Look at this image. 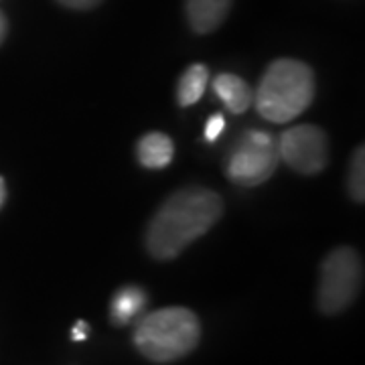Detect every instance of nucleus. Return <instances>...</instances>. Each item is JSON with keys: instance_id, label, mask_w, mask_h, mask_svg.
<instances>
[{"instance_id": "9d476101", "label": "nucleus", "mask_w": 365, "mask_h": 365, "mask_svg": "<svg viewBox=\"0 0 365 365\" xmlns=\"http://www.w3.org/2000/svg\"><path fill=\"white\" fill-rule=\"evenodd\" d=\"M146 307V292L140 287H122L110 302V319L114 325H128Z\"/></svg>"}, {"instance_id": "1a4fd4ad", "label": "nucleus", "mask_w": 365, "mask_h": 365, "mask_svg": "<svg viewBox=\"0 0 365 365\" xmlns=\"http://www.w3.org/2000/svg\"><path fill=\"white\" fill-rule=\"evenodd\" d=\"M136 155L140 165L146 169H165L175 157V144L163 132L144 134L136 146Z\"/></svg>"}, {"instance_id": "6e6552de", "label": "nucleus", "mask_w": 365, "mask_h": 365, "mask_svg": "<svg viewBox=\"0 0 365 365\" xmlns=\"http://www.w3.org/2000/svg\"><path fill=\"white\" fill-rule=\"evenodd\" d=\"M213 90L220 96L223 104L227 106L230 112L242 114L254 102V93L250 90V86L242 78H237L234 73H220L213 79Z\"/></svg>"}, {"instance_id": "f8f14e48", "label": "nucleus", "mask_w": 365, "mask_h": 365, "mask_svg": "<svg viewBox=\"0 0 365 365\" xmlns=\"http://www.w3.org/2000/svg\"><path fill=\"white\" fill-rule=\"evenodd\" d=\"M365 155L364 146H359L351 157V165H349V193L357 201V203H364L365 197Z\"/></svg>"}, {"instance_id": "f03ea898", "label": "nucleus", "mask_w": 365, "mask_h": 365, "mask_svg": "<svg viewBox=\"0 0 365 365\" xmlns=\"http://www.w3.org/2000/svg\"><path fill=\"white\" fill-rule=\"evenodd\" d=\"M314 96L313 69L297 59H276L256 90V110L268 122L284 124L300 116Z\"/></svg>"}, {"instance_id": "9b49d317", "label": "nucleus", "mask_w": 365, "mask_h": 365, "mask_svg": "<svg viewBox=\"0 0 365 365\" xmlns=\"http://www.w3.org/2000/svg\"><path fill=\"white\" fill-rule=\"evenodd\" d=\"M209 81V71L205 66H191L182 73L179 88H177V98L181 106H193L201 100L205 93Z\"/></svg>"}, {"instance_id": "dca6fc26", "label": "nucleus", "mask_w": 365, "mask_h": 365, "mask_svg": "<svg viewBox=\"0 0 365 365\" xmlns=\"http://www.w3.org/2000/svg\"><path fill=\"white\" fill-rule=\"evenodd\" d=\"M6 31H9V23H6V16L0 13V43L6 37Z\"/></svg>"}, {"instance_id": "2eb2a0df", "label": "nucleus", "mask_w": 365, "mask_h": 365, "mask_svg": "<svg viewBox=\"0 0 365 365\" xmlns=\"http://www.w3.org/2000/svg\"><path fill=\"white\" fill-rule=\"evenodd\" d=\"M88 331H90V325L86 321H78L73 331H71V339L73 341H83L88 337Z\"/></svg>"}, {"instance_id": "39448f33", "label": "nucleus", "mask_w": 365, "mask_h": 365, "mask_svg": "<svg viewBox=\"0 0 365 365\" xmlns=\"http://www.w3.org/2000/svg\"><path fill=\"white\" fill-rule=\"evenodd\" d=\"M278 148L268 132H248L232 150L225 163V175L237 185L254 187L268 181L278 167Z\"/></svg>"}, {"instance_id": "20e7f679", "label": "nucleus", "mask_w": 365, "mask_h": 365, "mask_svg": "<svg viewBox=\"0 0 365 365\" xmlns=\"http://www.w3.org/2000/svg\"><path fill=\"white\" fill-rule=\"evenodd\" d=\"M364 278L361 258L353 248L333 250L321 264L319 276V309L325 314H337L351 304Z\"/></svg>"}, {"instance_id": "f257e3e1", "label": "nucleus", "mask_w": 365, "mask_h": 365, "mask_svg": "<svg viewBox=\"0 0 365 365\" xmlns=\"http://www.w3.org/2000/svg\"><path fill=\"white\" fill-rule=\"evenodd\" d=\"M222 197L203 187L181 189L160 205L146 230V248L157 260H173L222 217Z\"/></svg>"}, {"instance_id": "4468645a", "label": "nucleus", "mask_w": 365, "mask_h": 365, "mask_svg": "<svg viewBox=\"0 0 365 365\" xmlns=\"http://www.w3.org/2000/svg\"><path fill=\"white\" fill-rule=\"evenodd\" d=\"M57 2L66 9H73V11H90L93 6L102 4L104 0H57Z\"/></svg>"}, {"instance_id": "7ed1b4c3", "label": "nucleus", "mask_w": 365, "mask_h": 365, "mask_svg": "<svg viewBox=\"0 0 365 365\" xmlns=\"http://www.w3.org/2000/svg\"><path fill=\"white\" fill-rule=\"evenodd\" d=\"M201 325L193 311L169 307L140 319L134 329V345L146 359L155 364H170L197 347Z\"/></svg>"}, {"instance_id": "f3484780", "label": "nucleus", "mask_w": 365, "mask_h": 365, "mask_svg": "<svg viewBox=\"0 0 365 365\" xmlns=\"http://www.w3.org/2000/svg\"><path fill=\"white\" fill-rule=\"evenodd\" d=\"M4 201H6V185H4V179L0 177V207L4 205Z\"/></svg>"}, {"instance_id": "423d86ee", "label": "nucleus", "mask_w": 365, "mask_h": 365, "mask_svg": "<svg viewBox=\"0 0 365 365\" xmlns=\"http://www.w3.org/2000/svg\"><path fill=\"white\" fill-rule=\"evenodd\" d=\"M278 157L302 175H317L325 169L329 160L327 134L313 124L294 126L280 136Z\"/></svg>"}, {"instance_id": "ddd939ff", "label": "nucleus", "mask_w": 365, "mask_h": 365, "mask_svg": "<svg viewBox=\"0 0 365 365\" xmlns=\"http://www.w3.org/2000/svg\"><path fill=\"white\" fill-rule=\"evenodd\" d=\"M223 128H225V120H223L222 114H215V116L209 118L207 124H205V140L215 143L223 132Z\"/></svg>"}, {"instance_id": "0eeeda50", "label": "nucleus", "mask_w": 365, "mask_h": 365, "mask_svg": "<svg viewBox=\"0 0 365 365\" xmlns=\"http://www.w3.org/2000/svg\"><path fill=\"white\" fill-rule=\"evenodd\" d=\"M187 21L199 35L213 33L225 21L232 0H187Z\"/></svg>"}]
</instances>
